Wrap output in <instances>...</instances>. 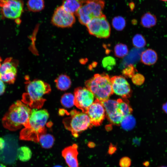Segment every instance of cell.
I'll list each match as a JSON object with an SVG mask.
<instances>
[{
  "label": "cell",
  "mask_w": 167,
  "mask_h": 167,
  "mask_svg": "<svg viewBox=\"0 0 167 167\" xmlns=\"http://www.w3.org/2000/svg\"><path fill=\"white\" fill-rule=\"evenodd\" d=\"M158 56L156 52L152 49H148L141 54V61L144 64L151 65L156 62Z\"/></svg>",
  "instance_id": "e0dca14e"
},
{
  "label": "cell",
  "mask_w": 167,
  "mask_h": 167,
  "mask_svg": "<svg viewBox=\"0 0 167 167\" xmlns=\"http://www.w3.org/2000/svg\"><path fill=\"white\" fill-rule=\"evenodd\" d=\"M120 124L124 129L129 130L134 128L135 121L134 117L130 114L124 117Z\"/></svg>",
  "instance_id": "cb8c5ba5"
},
{
  "label": "cell",
  "mask_w": 167,
  "mask_h": 167,
  "mask_svg": "<svg viewBox=\"0 0 167 167\" xmlns=\"http://www.w3.org/2000/svg\"><path fill=\"white\" fill-rule=\"evenodd\" d=\"M74 96L70 93L64 94L62 96L61 102L64 107L70 108L74 105Z\"/></svg>",
  "instance_id": "d4e9b609"
},
{
  "label": "cell",
  "mask_w": 167,
  "mask_h": 167,
  "mask_svg": "<svg viewBox=\"0 0 167 167\" xmlns=\"http://www.w3.org/2000/svg\"><path fill=\"white\" fill-rule=\"evenodd\" d=\"M6 86L3 81L0 78V96L4 93L5 91Z\"/></svg>",
  "instance_id": "d6a6232c"
},
{
  "label": "cell",
  "mask_w": 167,
  "mask_h": 167,
  "mask_svg": "<svg viewBox=\"0 0 167 167\" xmlns=\"http://www.w3.org/2000/svg\"><path fill=\"white\" fill-rule=\"evenodd\" d=\"M112 22L113 27L118 31L122 30L126 25V21L125 19L120 16L114 17Z\"/></svg>",
  "instance_id": "484cf974"
},
{
  "label": "cell",
  "mask_w": 167,
  "mask_h": 167,
  "mask_svg": "<svg viewBox=\"0 0 167 167\" xmlns=\"http://www.w3.org/2000/svg\"><path fill=\"white\" fill-rule=\"evenodd\" d=\"M0 167H6V166L3 164L0 163Z\"/></svg>",
  "instance_id": "60d3db41"
},
{
  "label": "cell",
  "mask_w": 167,
  "mask_h": 167,
  "mask_svg": "<svg viewBox=\"0 0 167 167\" xmlns=\"http://www.w3.org/2000/svg\"><path fill=\"white\" fill-rule=\"evenodd\" d=\"M157 167H167V166H164V165H161V166H158Z\"/></svg>",
  "instance_id": "b9f144b4"
},
{
  "label": "cell",
  "mask_w": 167,
  "mask_h": 167,
  "mask_svg": "<svg viewBox=\"0 0 167 167\" xmlns=\"http://www.w3.org/2000/svg\"><path fill=\"white\" fill-rule=\"evenodd\" d=\"M55 82L57 88L61 91L67 90L71 84V79L66 74H61L59 75L55 79Z\"/></svg>",
  "instance_id": "ac0fdd59"
},
{
  "label": "cell",
  "mask_w": 167,
  "mask_h": 167,
  "mask_svg": "<svg viewBox=\"0 0 167 167\" xmlns=\"http://www.w3.org/2000/svg\"><path fill=\"white\" fill-rule=\"evenodd\" d=\"M17 64L11 58H6L0 66V78L4 82L13 84L17 73Z\"/></svg>",
  "instance_id": "8fae6325"
},
{
  "label": "cell",
  "mask_w": 167,
  "mask_h": 167,
  "mask_svg": "<svg viewBox=\"0 0 167 167\" xmlns=\"http://www.w3.org/2000/svg\"><path fill=\"white\" fill-rule=\"evenodd\" d=\"M131 165V160L127 156L122 157L119 161V165L120 167H130Z\"/></svg>",
  "instance_id": "1f68e13d"
},
{
  "label": "cell",
  "mask_w": 167,
  "mask_h": 167,
  "mask_svg": "<svg viewBox=\"0 0 167 167\" xmlns=\"http://www.w3.org/2000/svg\"><path fill=\"white\" fill-rule=\"evenodd\" d=\"M0 60H1V59H0ZM0 65H1V64H0Z\"/></svg>",
  "instance_id": "bcb514c9"
},
{
  "label": "cell",
  "mask_w": 167,
  "mask_h": 167,
  "mask_svg": "<svg viewBox=\"0 0 167 167\" xmlns=\"http://www.w3.org/2000/svg\"><path fill=\"white\" fill-rule=\"evenodd\" d=\"M117 101L118 109L124 117L131 114L133 110L130 106L128 101H127L126 100L121 99H119Z\"/></svg>",
  "instance_id": "7402d4cb"
},
{
  "label": "cell",
  "mask_w": 167,
  "mask_h": 167,
  "mask_svg": "<svg viewBox=\"0 0 167 167\" xmlns=\"http://www.w3.org/2000/svg\"><path fill=\"white\" fill-rule=\"evenodd\" d=\"M161 1H164V2H167V0H160Z\"/></svg>",
  "instance_id": "ee69618b"
},
{
  "label": "cell",
  "mask_w": 167,
  "mask_h": 167,
  "mask_svg": "<svg viewBox=\"0 0 167 167\" xmlns=\"http://www.w3.org/2000/svg\"><path fill=\"white\" fill-rule=\"evenodd\" d=\"M110 79L113 93L124 98L130 97L131 94L130 86L124 77L114 76Z\"/></svg>",
  "instance_id": "7c38bea8"
},
{
  "label": "cell",
  "mask_w": 167,
  "mask_h": 167,
  "mask_svg": "<svg viewBox=\"0 0 167 167\" xmlns=\"http://www.w3.org/2000/svg\"><path fill=\"white\" fill-rule=\"evenodd\" d=\"M49 116L46 109H32L28 125L20 133V139L38 142L40 136L46 133L45 126Z\"/></svg>",
  "instance_id": "6da1fadb"
},
{
  "label": "cell",
  "mask_w": 167,
  "mask_h": 167,
  "mask_svg": "<svg viewBox=\"0 0 167 167\" xmlns=\"http://www.w3.org/2000/svg\"><path fill=\"white\" fill-rule=\"evenodd\" d=\"M116 148L115 146L111 144L109 147L108 153L109 155H112L116 151Z\"/></svg>",
  "instance_id": "836d02e7"
},
{
  "label": "cell",
  "mask_w": 167,
  "mask_h": 167,
  "mask_svg": "<svg viewBox=\"0 0 167 167\" xmlns=\"http://www.w3.org/2000/svg\"><path fill=\"white\" fill-rule=\"evenodd\" d=\"M54 167H62L60 165H56L54 166Z\"/></svg>",
  "instance_id": "7bdbcfd3"
},
{
  "label": "cell",
  "mask_w": 167,
  "mask_h": 167,
  "mask_svg": "<svg viewBox=\"0 0 167 167\" xmlns=\"http://www.w3.org/2000/svg\"><path fill=\"white\" fill-rule=\"evenodd\" d=\"M28 9L33 12L42 10L45 7L44 0H28L27 3Z\"/></svg>",
  "instance_id": "603a6c76"
},
{
  "label": "cell",
  "mask_w": 167,
  "mask_h": 167,
  "mask_svg": "<svg viewBox=\"0 0 167 167\" xmlns=\"http://www.w3.org/2000/svg\"><path fill=\"white\" fill-rule=\"evenodd\" d=\"M162 109L164 112L167 114V101L163 104Z\"/></svg>",
  "instance_id": "d590c367"
},
{
  "label": "cell",
  "mask_w": 167,
  "mask_h": 167,
  "mask_svg": "<svg viewBox=\"0 0 167 167\" xmlns=\"http://www.w3.org/2000/svg\"><path fill=\"white\" fill-rule=\"evenodd\" d=\"M86 113L92 126L100 125L105 116V110L101 102L96 99L89 107Z\"/></svg>",
  "instance_id": "4fadbf2b"
},
{
  "label": "cell",
  "mask_w": 167,
  "mask_h": 167,
  "mask_svg": "<svg viewBox=\"0 0 167 167\" xmlns=\"http://www.w3.org/2000/svg\"><path fill=\"white\" fill-rule=\"evenodd\" d=\"M85 84L96 99L101 102L108 100L113 93L110 78L107 74H96Z\"/></svg>",
  "instance_id": "277c9868"
},
{
  "label": "cell",
  "mask_w": 167,
  "mask_h": 167,
  "mask_svg": "<svg viewBox=\"0 0 167 167\" xmlns=\"http://www.w3.org/2000/svg\"><path fill=\"white\" fill-rule=\"evenodd\" d=\"M131 9H133L134 7V4L133 3H131L129 5Z\"/></svg>",
  "instance_id": "f35d334b"
},
{
  "label": "cell",
  "mask_w": 167,
  "mask_h": 167,
  "mask_svg": "<svg viewBox=\"0 0 167 167\" xmlns=\"http://www.w3.org/2000/svg\"><path fill=\"white\" fill-rule=\"evenodd\" d=\"M5 146V142L2 138L0 137V149L2 150L4 149Z\"/></svg>",
  "instance_id": "e575fe53"
},
{
  "label": "cell",
  "mask_w": 167,
  "mask_h": 167,
  "mask_svg": "<svg viewBox=\"0 0 167 167\" xmlns=\"http://www.w3.org/2000/svg\"><path fill=\"white\" fill-rule=\"evenodd\" d=\"M136 70L132 65H130L122 71L123 74L126 76L131 77L135 74Z\"/></svg>",
  "instance_id": "f546056e"
},
{
  "label": "cell",
  "mask_w": 167,
  "mask_h": 167,
  "mask_svg": "<svg viewBox=\"0 0 167 167\" xmlns=\"http://www.w3.org/2000/svg\"><path fill=\"white\" fill-rule=\"evenodd\" d=\"M26 92L22 95V101L33 109L41 108L45 100L43 96L51 91L50 85L40 79L27 81L26 85Z\"/></svg>",
  "instance_id": "3957f363"
},
{
  "label": "cell",
  "mask_w": 167,
  "mask_h": 167,
  "mask_svg": "<svg viewBox=\"0 0 167 167\" xmlns=\"http://www.w3.org/2000/svg\"><path fill=\"white\" fill-rule=\"evenodd\" d=\"M114 52L115 56L119 58H122L128 54V50L127 46L122 43L117 44L114 48Z\"/></svg>",
  "instance_id": "4316f807"
},
{
  "label": "cell",
  "mask_w": 167,
  "mask_h": 167,
  "mask_svg": "<svg viewBox=\"0 0 167 167\" xmlns=\"http://www.w3.org/2000/svg\"><path fill=\"white\" fill-rule=\"evenodd\" d=\"M143 165L146 167H148L149 165V163L148 161H146L143 162Z\"/></svg>",
  "instance_id": "74e56055"
},
{
  "label": "cell",
  "mask_w": 167,
  "mask_h": 167,
  "mask_svg": "<svg viewBox=\"0 0 167 167\" xmlns=\"http://www.w3.org/2000/svg\"><path fill=\"white\" fill-rule=\"evenodd\" d=\"M140 140L138 139H134L133 140V143L135 146L138 145L139 143Z\"/></svg>",
  "instance_id": "8d00e7d4"
},
{
  "label": "cell",
  "mask_w": 167,
  "mask_h": 167,
  "mask_svg": "<svg viewBox=\"0 0 167 167\" xmlns=\"http://www.w3.org/2000/svg\"><path fill=\"white\" fill-rule=\"evenodd\" d=\"M54 140V138L53 135L45 133L40 136L38 142L43 148L49 149L52 147Z\"/></svg>",
  "instance_id": "ffe728a7"
},
{
  "label": "cell",
  "mask_w": 167,
  "mask_h": 167,
  "mask_svg": "<svg viewBox=\"0 0 167 167\" xmlns=\"http://www.w3.org/2000/svg\"><path fill=\"white\" fill-rule=\"evenodd\" d=\"M156 16L150 12L145 13L141 19V24L144 27L150 28L155 25L157 23Z\"/></svg>",
  "instance_id": "d6986e66"
},
{
  "label": "cell",
  "mask_w": 167,
  "mask_h": 167,
  "mask_svg": "<svg viewBox=\"0 0 167 167\" xmlns=\"http://www.w3.org/2000/svg\"><path fill=\"white\" fill-rule=\"evenodd\" d=\"M70 115V117L63 120V123L65 128L70 131L74 137H77L79 133L92 126L87 113L73 110Z\"/></svg>",
  "instance_id": "5b68a950"
},
{
  "label": "cell",
  "mask_w": 167,
  "mask_h": 167,
  "mask_svg": "<svg viewBox=\"0 0 167 167\" xmlns=\"http://www.w3.org/2000/svg\"><path fill=\"white\" fill-rule=\"evenodd\" d=\"M102 64L104 67L110 69L115 64V61L113 58L111 57H108L104 59Z\"/></svg>",
  "instance_id": "f1b7e54d"
},
{
  "label": "cell",
  "mask_w": 167,
  "mask_h": 167,
  "mask_svg": "<svg viewBox=\"0 0 167 167\" xmlns=\"http://www.w3.org/2000/svg\"><path fill=\"white\" fill-rule=\"evenodd\" d=\"M32 109L22 101L18 100L10 107L2 120L3 127L10 131H16L28 123Z\"/></svg>",
  "instance_id": "7a4b0ae2"
},
{
  "label": "cell",
  "mask_w": 167,
  "mask_h": 167,
  "mask_svg": "<svg viewBox=\"0 0 167 167\" xmlns=\"http://www.w3.org/2000/svg\"><path fill=\"white\" fill-rule=\"evenodd\" d=\"M78 146L76 144L64 148L62 155L68 167H79L78 160Z\"/></svg>",
  "instance_id": "9a60e30c"
},
{
  "label": "cell",
  "mask_w": 167,
  "mask_h": 167,
  "mask_svg": "<svg viewBox=\"0 0 167 167\" xmlns=\"http://www.w3.org/2000/svg\"><path fill=\"white\" fill-rule=\"evenodd\" d=\"M75 21L74 15L66 11L62 6L56 9L51 19L53 25L62 28L71 27Z\"/></svg>",
  "instance_id": "30bf717a"
},
{
  "label": "cell",
  "mask_w": 167,
  "mask_h": 167,
  "mask_svg": "<svg viewBox=\"0 0 167 167\" xmlns=\"http://www.w3.org/2000/svg\"><path fill=\"white\" fill-rule=\"evenodd\" d=\"M88 146L89 147L93 148L95 146L94 144V143H89Z\"/></svg>",
  "instance_id": "ab89813d"
},
{
  "label": "cell",
  "mask_w": 167,
  "mask_h": 167,
  "mask_svg": "<svg viewBox=\"0 0 167 167\" xmlns=\"http://www.w3.org/2000/svg\"><path fill=\"white\" fill-rule=\"evenodd\" d=\"M2 151V150H1V149H0V153H1V152Z\"/></svg>",
  "instance_id": "f6af8a7d"
},
{
  "label": "cell",
  "mask_w": 167,
  "mask_h": 167,
  "mask_svg": "<svg viewBox=\"0 0 167 167\" xmlns=\"http://www.w3.org/2000/svg\"><path fill=\"white\" fill-rule=\"evenodd\" d=\"M84 4L83 0H63L62 6L66 11L74 15Z\"/></svg>",
  "instance_id": "2e32d148"
},
{
  "label": "cell",
  "mask_w": 167,
  "mask_h": 167,
  "mask_svg": "<svg viewBox=\"0 0 167 167\" xmlns=\"http://www.w3.org/2000/svg\"><path fill=\"white\" fill-rule=\"evenodd\" d=\"M86 26L89 33L97 37L107 38L110 35V26L104 14L92 19Z\"/></svg>",
  "instance_id": "ba28073f"
},
{
  "label": "cell",
  "mask_w": 167,
  "mask_h": 167,
  "mask_svg": "<svg viewBox=\"0 0 167 167\" xmlns=\"http://www.w3.org/2000/svg\"><path fill=\"white\" fill-rule=\"evenodd\" d=\"M32 154L31 149L27 146L21 147L17 150V158L20 161L23 162L28 161L31 158Z\"/></svg>",
  "instance_id": "44dd1931"
},
{
  "label": "cell",
  "mask_w": 167,
  "mask_h": 167,
  "mask_svg": "<svg viewBox=\"0 0 167 167\" xmlns=\"http://www.w3.org/2000/svg\"><path fill=\"white\" fill-rule=\"evenodd\" d=\"M0 13L2 17L14 20L17 24L24 10L22 0H0Z\"/></svg>",
  "instance_id": "52a82bcc"
},
{
  "label": "cell",
  "mask_w": 167,
  "mask_h": 167,
  "mask_svg": "<svg viewBox=\"0 0 167 167\" xmlns=\"http://www.w3.org/2000/svg\"><path fill=\"white\" fill-rule=\"evenodd\" d=\"M101 102L109 121L114 124H120L124 116L118 109L117 101L108 99Z\"/></svg>",
  "instance_id": "5bb4252c"
},
{
  "label": "cell",
  "mask_w": 167,
  "mask_h": 167,
  "mask_svg": "<svg viewBox=\"0 0 167 167\" xmlns=\"http://www.w3.org/2000/svg\"><path fill=\"white\" fill-rule=\"evenodd\" d=\"M74 105L82 112L86 113L94 102L93 94L87 88L79 87L74 90Z\"/></svg>",
  "instance_id": "9c48e42d"
},
{
  "label": "cell",
  "mask_w": 167,
  "mask_h": 167,
  "mask_svg": "<svg viewBox=\"0 0 167 167\" xmlns=\"http://www.w3.org/2000/svg\"><path fill=\"white\" fill-rule=\"evenodd\" d=\"M105 5L103 0H88L81 6L75 15L79 22L86 26L92 19L103 14Z\"/></svg>",
  "instance_id": "8992f818"
},
{
  "label": "cell",
  "mask_w": 167,
  "mask_h": 167,
  "mask_svg": "<svg viewBox=\"0 0 167 167\" xmlns=\"http://www.w3.org/2000/svg\"><path fill=\"white\" fill-rule=\"evenodd\" d=\"M132 79L133 83L138 85L143 84L145 80V78L143 76L139 74H135L132 77Z\"/></svg>",
  "instance_id": "4dcf8cb0"
},
{
  "label": "cell",
  "mask_w": 167,
  "mask_h": 167,
  "mask_svg": "<svg viewBox=\"0 0 167 167\" xmlns=\"http://www.w3.org/2000/svg\"><path fill=\"white\" fill-rule=\"evenodd\" d=\"M132 43L135 47L139 48L144 47L146 44L144 38L140 34H137L134 36L132 39Z\"/></svg>",
  "instance_id": "83f0119b"
}]
</instances>
